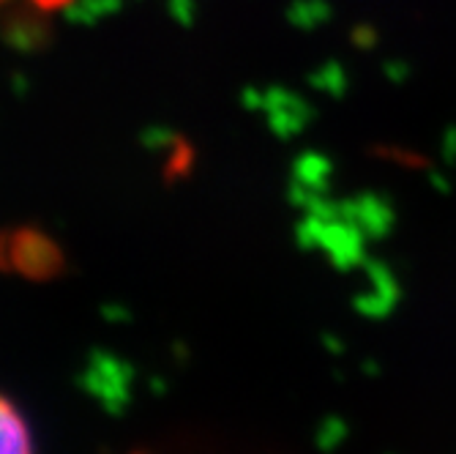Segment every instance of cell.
I'll return each mask as SVG.
<instances>
[{
  "mask_svg": "<svg viewBox=\"0 0 456 454\" xmlns=\"http://www.w3.org/2000/svg\"><path fill=\"white\" fill-rule=\"evenodd\" d=\"M30 446V427L20 417V410L6 397H0V454H20Z\"/></svg>",
  "mask_w": 456,
  "mask_h": 454,
  "instance_id": "cell-1",
  "label": "cell"
}]
</instances>
